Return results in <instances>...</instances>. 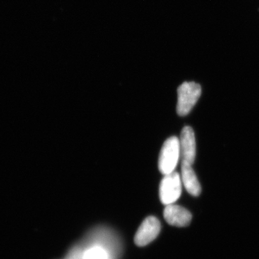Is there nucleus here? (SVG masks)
I'll list each match as a JSON object with an SVG mask.
<instances>
[{
  "mask_svg": "<svg viewBox=\"0 0 259 259\" xmlns=\"http://www.w3.org/2000/svg\"><path fill=\"white\" fill-rule=\"evenodd\" d=\"M181 158L180 139L169 138L162 146L158 158V169L163 175L175 171Z\"/></svg>",
  "mask_w": 259,
  "mask_h": 259,
  "instance_id": "f257e3e1",
  "label": "nucleus"
},
{
  "mask_svg": "<svg viewBox=\"0 0 259 259\" xmlns=\"http://www.w3.org/2000/svg\"><path fill=\"white\" fill-rule=\"evenodd\" d=\"M178 102L177 111L180 116H185L190 113L202 94V88L198 83L184 82L177 90Z\"/></svg>",
  "mask_w": 259,
  "mask_h": 259,
  "instance_id": "f03ea898",
  "label": "nucleus"
},
{
  "mask_svg": "<svg viewBox=\"0 0 259 259\" xmlns=\"http://www.w3.org/2000/svg\"><path fill=\"white\" fill-rule=\"evenodd\" d=\"M182 179L180 174L173 171L163 175L159 187V197L165 205L175 204L182 194Z\"/></svg>",
  "mask_w": 259,
  "mask_h": 259,
  "instance_id": "7ed1b4c3",
  "label": "nucleus"
},
{
  "mask_svg": "<svg viewBox=\"0 0 259 259\" xmlns=\"http://www.w3.org/2000/svg\"><path fill=\"white\" fill-rule=\"evenodd\" d=\"M160 231V221L154 216H150L146 218L139 227L135 236V243L139 247L146 246L157 238Z\"/></svg>",
  "mask_w": 259,
  "mask_h": 259,
  "instance_id": "20e7f679",
  "label": "nucleus"
},
{
  "mask_svg": "<svg viewBox=\"0 0 259 259\" xmlns=\"http://www.w3.org/2000/svg\"><path fill=\"white\" fill-rule=\"evenodd\" d=\"M179 139L182 162L193 164L196 157V141L193 129L190 126H186L182 129Z\"/></svg>",
  "mask_w": 259,
  "mask_h": 259,
  "instance_id": "39448f33",
  "label": "nucleus"
},
{
  "mask_svg": "<svg viewBox=\"0 0 259 259\" xmlns=\"http://www.w3.org/2000/svg\"><path fill=\"white\" fill-rule=\"evenodd\" d=\"M163 217L170 226L182 228L190 225L192 216L190 211L185 207L171 204L166 205L163 210Z\"/></svg>",
  "mask_w": 259,
  "mask_h": 259,
  "instance_id": "423d86ee",
  "label": "nucleus"
},
{
  "mask_svg": "<svg viewBox=\"0 0 259 259\" xmlns=\"http://www.w3.org/2000/svg\"><path fill=\"white\" fill-rule=\"evenodd\" d=\"M192 166V165L182 162L181 179H182V183L185 185L186 190L192 196L197 197L200 194L202 188Z\"/></svg>",
  "mask_w": 259,
  "mask_h": 259,
  "instance_id": "0eeeda50",
  "label": "nucleus"
},
{
  "mask_svg": "<svg viewBox=\"0 0 259 259\" xmlns=\"http://www.w3.org/2000/svg\"><path fill=\"white\" fill-rule=\"evenodd\" d=\"M83 259H109V255L102 247L95 246L83 253Z\"/></svg>",
  "mask_w": 259,
  "mask_h": 259,
  "instance_id": "6e6552de",
  "label": "nucleus"
},
{
  "mask_svg": "<svg viewBox=\"0 0 259 259\" xmlns=\"http://www.w3.org/2000/svg\"><path fill=\"white\" fill-rule=\"evenodd\" d=\"M83 253L84 252L82 251L81 248L74 247V248L70 250L64 259H83Z\"/></svg>",
  "mask_w": 259,
  "mask_h": 259,
  "instance_id": "1a4fd4ad",
  "label": "nucleus"
}]
</instances>
